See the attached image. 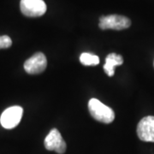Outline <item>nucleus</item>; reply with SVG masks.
<instances>
[{
  "label": "nucleus",
  "mask_w": 154,
  "mask_h": 154,
  "mask_svg": "<svg viewBox=\"0 0 154 154\" xmlns=\"http://www.w3.org/2000/svg\"><path fill=\"white\" fill-rule=\"evenodd\" d=\"M137 134L142 141L154 142V116H145L140 121L137 126Z\"/></svg>",
  "instance_id": "obj_7"
},
{
  "label": "nucleus",
  "mask_w": 154,
  "mask_h": 154,
  "mask_svg": "<svg viewBox=\"0 0 154 154\" xmlns=\"http://www.w3.org/2000/svg\"><path fill=\"white\" fill-rule=\"evenodd\" d=\"M131 26V21L128 17L120 15H109L99 18V27L102 30L113 29L122 30Z\"/></svg>",
  "instance_id": "obj_2"
},
{
  "label": "nucleus",
  "mask_w": 154,
  "mask_h": 154,
  "mask_svg": "<svg viewBox=\"0 0 154 154\" xmlns=\"http://www.w3.org/2000/svg\"><path fill=\"white\" fill-rule=\"evenodd\" d=\"M47 66V60L42 52H37L24 63L25 71L30 75H38L45 71Z\"/></svg>",
  "instance_id": "obj_6"
},
{
  "label": "nucleus",
  "mask_w": 154,
  "mask_h": 154,
  "mask_svg": "<svg viewBox=\"0 0 154 154\" xmlns=\"http://www.w3.org/2000/svg\"><path fill=\"white\" fill-rule=\"evenodd\" d=\"M12 45V40L8 35L0 36V49H6L11 47Z\"/></svg>",
  "instance_id": "obj_10"
},
{
  "label": "nucleus",
  "mask_w": 154,
  "mask_h": 154,
  "mask_svg": "<svg viewBox=\"0 0 154 154\" xmlns=\"http://www.w3.org/2000/svg\"><path fill=\"white\" fill-rule=\"evenodd\" d=\"M20 9L26 17H38L44 15L47 7L43 0H21Z\"/></svg>",
  "instance_id": "obj_3"
},
{
  "label": "nucleus",
  "mask_w": 154,
  "mask_h": 154,
  "mask_svg": "<svg viewBox=\"0 0 154 154\" xmlns=\"http://www.w3.org/2000/svg\"><path fill=\"white\" fill-rule=\"evenodd\" d=\"M23 109L21 106H12L6 109L1 115L0 122L5 128L11 129L17 127L22 119Z\"/></svg>",
  "instance_id": "obj_4"
},
{
  "label": "nucleus",
  "mask_w": 154,
  "mask_h": 154,
  "mask_svg": "<svg viewBox=\"0 0 154 154\" xmlns=\"http://www.w3.org/2000/svg\"><path fill=\"white\" fill-rule=\"evenodd\" d=\"M88 110L94 119L100 122L108 124L115 119V113L113 110L101 103L99 99H90L88 102Z\"/></svg>",
  "instance_id": "obj_1"
},
{
  "label": "nucleus",
  "mask_w": 154,
  "mask_h": 154,
  "mask_svg": "<svg viewBox=\"0 0 154 154\" xmlns=\"http://www.w3.org/2000/svg\"><path fill=\"white\" fill-rule=\"evenodd\" d=\"M80 61L85 66H95L99 63V58L98 56L84 52L80 56Z\"/></svg>",
  "instance_id": "obj_9"
},
{
  "label": "nucleus",
  "mask_w": 154,
  "mask_h": 154,
  "mask_svg": "<svg viewBox=\"0 0 154 154\" xmlns=\"http://www.w3.org/2000/svg\"><path fill=\"white\" fill-rule=\"evenodd\" d=\"M45 147L48 151H55L58 154H63L67 148L66 142L57 128L51 129L45 139Z\"/></svg>",
  "instance_id": "obj_5"
},
{
  "label": "nucleus",
  "mask_w": 154,
  "mask_h": 154,
  "mask_svg": "<svg viewBox=\"0 0 154 154\" xmlns=\"http://www.w3.org/2000/svg\"><path fill=\"white\" fill-rule=\"evenodd\" d=\"M153 65H154V63H153Z\"/></svg>",
  "instance_id": "obj_11"
},
{
  "label": "nucleus",
  "mask_w": 154,
  "mask_h": 154,
  "mask_svg": "<svg viewBox=\"0 0 154 154\" xmlns=\"http://www.w3.org/2000/svg\"><path fill=\"white\" fill-rule=\"evenodd\" d=\"M123 63V58L121 55L110 53L105 58V63L104 65V69L108 76H112L115 73L114 67L119 66Z\"/></svg>",
  "instance_id": "obj_8"
}]
</instances>
